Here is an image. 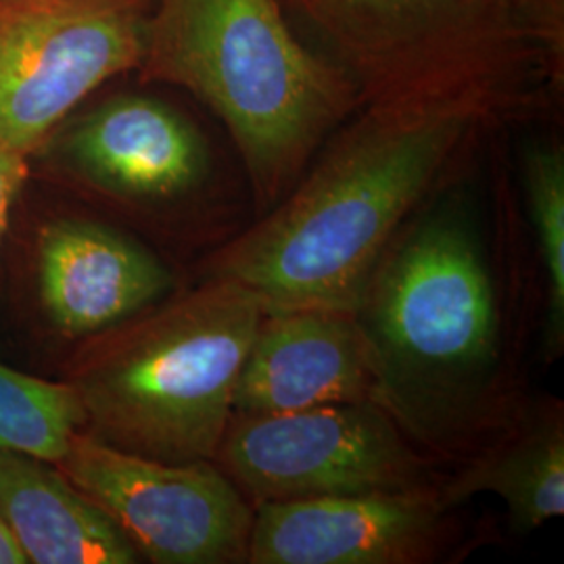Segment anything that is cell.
Listing matches in <instances>:
<instances>
[{
  "instance_id": "6da1fadb",
  "label": "cell",
  "mask_w": 564,
  "mask_h": 564,
  "mask_svg": "<svg viewBox=\"0 0 564 564\" xmlns=\"http://www.w3.org/2000/svg\"><path fill=\"white\" fill-rule=\"evenodd\" d=\"M508 120L500 102L473 90L362 102L281 202L207 262L205 276L241 282L265 312L360 314L405 220Z\"/></svg>"
},
{
  "instance_id": "7a4b0ae2",
  "label": "cell",
  "mask_w": 564,
  "mask_h": 564,
  "mask_svg": "<svg viewBox=\"0 0 564 564\" xmlns=\"http://www.w3.org/2000/svg\"><path fill=\"white\" fill-rule=\"evenodd\" d=\"M134 76L223 121L262 214L362 105L356 80L303 42L282 0H158Z\"/></svg>"
},
{
  "instance_id": "3957f363",
  "label": "cell",
  "mask_w": 564,
  "mask_h": 564,
  "mask_svg": "<svg viewBox=\"0 0 564 564\" xmlns=\"http://www.w3.org/2000/svg\"><path fill=\"white\" fill-rule=\"evenodd\" d=\"M263 316L256 291L205 276L82 345L63 381L80 402L84 433L151 460H214Z\"/></svg>"
},
{
  "instance_id": "277c9868",
  "label": "cell",
  "mask_w": 564,
  "mask_h": 564,
  "mask_svg": "<svg viewBox=\"0 0 564 564\" xmlns=\"http://www.w3.org/2000/svg\"><path fill=\"white\" fill-rule=\"evenodd\" d=\"M362 102L484 93L521 120L561 95L564 0H282Z\"/></svg>"
},
{
  "instance_id": "5b68a950",
  "label": "cell",
  "mask_w": 564,
  "mask_h": 564,
  "mask_svg": "<svg viewBox=\"0 0 564 564\" xmlns=\"http://www.w3.org/2000/svg\"><path fill=\"white\" fill-rule=\"evenodd\" d=\"M360 312L383 356L393 412L405 391H454L496 358L498 307L481 241L444 205L402 228L377 263Z\"/></svg>"
},
{
  "instance_id": "8992f818",
  "label": "cell",
  "mask_w": 564,
  "mask_h": 564,
  "mask_svg": "<svg viewBox=\"0 0 564 564\" xmlns=\"http://www.w3.org/2000/svg\"><path fill=\"white\" fill-rule=\"evenodd\" d=\"M132 78L61 121L30 153V178L99 214L170 220L205 197L214 151L184 107Z\"/></svg>"
},
{
  "instance_id": "52a82bcc",
  "label": "cell",
  "mask_w": 564,
  "mask_h": 564,
  "mask_svg": "<svg viewBox=\"0 0 564 564\" xmlns=\"http://www.w3.org/2000/svg\"><path fill=\"white\" fill-rule=\"evenodd\" d=\"M141 0H0V142L30 158L102 86L139 69Z\"/></svg>"
},
{
  "instance_id": "ba28073f",
  "label": "cell",
  "mask_w": 564,
  "mask_h": 564,
  "mask_svg": "<svg viewBox=\"0 0 564 564\" xmlns=\"http://www.w3.org/2000/svg\"><path fill=\"white\" fill-rule=\"evenodd\" d=\"M214 463L253 506L433 485L393 414L375 403L232 414Z\"/></svg>"
},
{
  "instance_id": "9c48e42d",
  "label": "cell",
  "mask_w": 564,
  "mask_h": 564,
  "mask_svg": "<svg viewBox=\"0 0 564 564\" xmlns=\"http://www.w3.org/2000/svg\"><path fill=\"white\" fill-rule=\"evenodd\" d=\"M55 464L120 527L141 561L247 563L253 506L214 460H151L80 431Z\"/></svg>"
},
{
  "instance_id": "30bf717a",
  "label": "cell",
  "mask_w": 564,
  "mask_h": 564,
  "mask_svg": "<svg viewBox=\"0 0 564 564\" xmlns=\"http://www.w3.org/2000/svg\"><path fill=\"white\" fill-rule=\"evenodd\" d=\"M74 203L42 209L23 253L30 312L42 333L72 354L174 291V274L147 245Z\"/></svg>"
},
{
  "instance_id": "8fae6325",
  "label": "cell",
  "mask_w": 564,
  "mask_h": 564,
  "mask_svg": "<svg viewBox=\"0 0 564 564\" xmlns=\"http://www.w3.org/2000/svg\"><path fill=\"white\" fill-rule=\"evenodd\" d=\"M440 485L253 506L247 563L421 564L445 542Z\"/></svg>"
},
{
  "instance_id": "7c38bea8",
  "label": "cell",
  "mask_w": 564,
  "mask_h": 564,
  "mask_svg": "<svg viewBox=\"0 0 564 564\" xmlns=\"http://www.w3.org/2000/svg\"><path fill=\"white\" fill-rule=\"evenodd\" d=\"M393 403L383 356L358 312H265L242 364L232 414H281L321 405Z\"/></svg>"
},
{
  "instance_id": "4fadbf2b",
  "label": "cell",
  "mask_w": 564,
  "mask_h": 564,
  "mask_svg": "<svg viewBox=\"0 0 564 564\" xmlns=\"http://www.w3.org/2000/svg\"><path fill=\"white\" fill-rule=\"evenodd\" d=\"M0 519L25 563H141L120 527L39 456L0 449Z\"/></svg>"
},
{
  "instance_id": "5bb4252c",
  "label": "cell",
  "mask_w": 564,
  "mask_h": 564,
  "mask_svg": "<svg viewBox=\"0 0 564 564\" xmlns=\"http://www.w3.org/2000/svg\"><path fill=\"white\" fill-rule=\"evenodd\" d=\"M440 489L449 508L477 494L498 496L517 531H531L563 517V419L550 416L527 426Z\"/></svg>"
},
{
  "instance_id": "9a60e30c",
  "label": "cell",
  "mask_w": 564,
  "mask_h": 564,
  "mask_svg": "<svg viewBox=\"0 0 564 564\" xmlns=\"http://www.w3.org/2000/svg\"><path fill=\"white\" fill-rule=\"evenodd\" d=\"M80 431L84 412L69 384L0 364V449L57 463Z\"/></svg>"
},
{
  "instance_id": "2e32d148",
  "label": "cell",
  "mask_w": 564,
  "mask_h": 564,
  "mask_svg": "<svg viewBox=\"0 0 564 564\" xmlns=\"http://www.w3.org/2000/svg\"><path fill=\"white\" fill-rule=\"evenodd\" d=\"M529 218L545 274V358L564 345V149L556 139L533 142L523 155Z\"/></svg>"
},
{
  "instance_id": "e0dca14e",
  "label": "cell",
  "mask_w": 564,
  "mask_h": 564,
  "mask_svg": "<svg viewBox=\"0 0 564 564\" xmlns=\"http://www.w3.org/2000/svg\"><path fill=\"white\" fill-rule=\"evenodd\" d=\"M30 182V160L20 151L0 142V260L9 226L23 191Z\"/></svg>"
},
{
  "instance_id": "ac0fdd59",
  "label": "cell",
  "mask_w": 564,
  "mask_h": 564,
  "mask_svg": "<svg viewBox=\"0 0 564 564\" xmlns=\"http://www.w3.org/2000/svg\"><path fill=\"white\" fill-rule=\"evenodd\" d=\"M0 564H25L20 547L13 542V538L7 531L2 519H0Z\"/></svg>"
},
{
  "instance_id": "d6986e66",
  "label": "cell",
  "mask_w": 564,
  "mask_h": 564,
  "mask_svg": "<svg viewBox=\"0 0 564 564\" xmlns=\"http://www.w3.org/2000/svg\"><path fill=\"white\" fill-rule=\"evenodd\" d=\"M141 2H144V4H147V7H151V9H153V7H155V2H158V0H141Z\"/></svg>"
}]
</instances>
